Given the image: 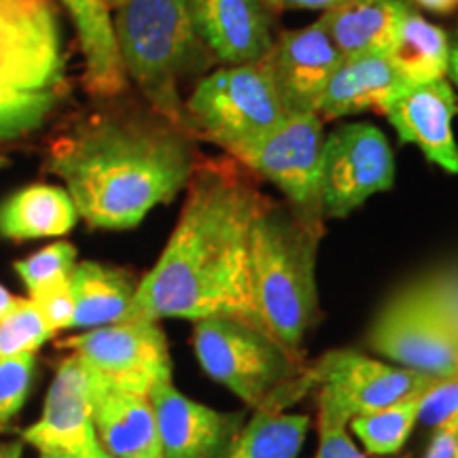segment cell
Returning <instances> with one entry per match:
<instances>
[{"label": "cell", "mask_w": 458, "mask_h": 458, "mask_svg": "<svg viewBox=\"0 0 458 458\" xmlns=\"http://www.w3.org/2000/svg\"><path fill=\"white\" fill-rule=\"evenodd\" d=\"M266 199L232 156L198 159L179 223L136 284L128 320L238 318L263 329L250 289V233Z\"/></svg>", "instance_id": "obj_1"}, {"label": "cell", "mask_w": 458, "mask_h": 458, "mask_svg": "<svg viewBox=\"0 0 458 458\" xmlns=\"http://www.w3.org/2000/svg\"><path fill=\"white\" fill-rule=\"evenodd\" d=\"M196 164L193 134L147 105L85 114L47 151V170L64 182L79 219L96 229L140 225L187 187Z\"/></svg>", "instance_id": "obj_2"}, {"label": "cell", "mask_w": 458, "mask_h": 458, "mask_svg": "<svg viewBox=\"0 0 458 458\" xmlns=\"http://www.w3.org/2000/svg\"><path fill=\"white\" fill-rule=\"evenodd\" d=\"M323 219L267 198L250 233V289L263 331L300 354L318 317L317 255Z\"/></svg>", "instance_id": "obj_3"}, {"label": "cell", "mask_w": 458, "mask_h": 458, "mask_svg": "<svg viewBox=\"0 0 458 458\" xmlns=\"http://www.w3.org/2000/svg\"><path fill=\"white\" fill-rule=\"evenodd\" d=\"M113 26L125 77L145 105L189 131L181 83L215 55L198 37L187 0H123L114 7Z\"/></svg>", "instance_id": "obj_4"}, {"label": "cell", "mask_w": 458, "mask_h": 458, "mask_svg": "<svg viewBox=\"0 0 458 458\" xmlns=\"http://www.w3.org/2000/svg\"><path fill=\"white\" fill-rule=\"evenodd\" d=\"M202 369L253 410H280L312 385L310 368L255 325L202 318L193 327Z\"/></svg>", "instance_id": "obj_5"}, {"label": "cell", "mask_w": 458, "mask_h": 458, "mask_svg": "<svg viewBox=\"0 0 458 458\" xmlns=\"http://www.w3.org/2000/svg\"><path fill=\"white\" fill-rule=\"evenodd\" d=\"M191 134H202L229 156L289 117L272 74L261 64L225 66L196 85L185 102Z\"/></svg>", "instance_id": "obj_6"}, {"label": "cell", "mask_w": 458, "mask_h": 458, "mask_svg": "<svg viewBox=\"0 0 458 458\" xmlns=\"http://www.w3.org/2000/svg\"><path fill=\"white\" fill-rule=\"evenodd\" d=\"M369 344L399 368L433 377L458 376V323L433 289H410L388 301Z\"/></svg>", "instance_id": "obj_7"}, {"label": "cell", "mask_w": 458, "mask_h": 458, "mask_svg": "<svg viewBox=\"0 0 458 458\" xmlns=\"http://www.w3.org/2000/svg\"><path fill=\"white\" fill-rule=\"evenodd\" d=\"M325 131L318 113H293L270 134L250 142L233 159L276 185L297 213L323 219L320 213V165ZM325 221V219H323Z\"/></svg>", "instance_id": "obj_8"}, {"label": "cell", "mask_w": 458, "mask_h": 458, "mask_svg": "<svg viewBox=\"0 0 458 458\" xmlns=\"http://www.w3.org/2000/svg\"><path fill=\"white\" fill-rule=\"evenodd\" d=\"M0 83L66 94V57L54 0H0Z\"/></svg>", "instance_id": "obj_9"}, {"label": "cell", "mask_w": 458, "mask_h": 458, "mask_svg": "<svg viewBox=\"0 0 458 458\" xmlns=\"http://www.w3.org/2000/svg\"><path fill=\"white\" fill-rule=\"evenodd\" d=\"M394 182V156L371 123H344L325 136L320 165V213L342 219Z\"/></svg>", "instance_id": "obj_10"}, {"label": "cell", "mask_w": 458, "mask_h": 458, "mask_svg": "<svg viewBox=\"0 0 458 458\" xmlns=\"http://www.w3.org/2000/svg\"><path fill=\"white\" fill-rule=\"evenodd\" d=\"M83 360L96 380L128 393L148 394L164 380H172L165 335L156 320H123L64 342Z\"/></svg>", "instance_id": "obj_11"}, {"label": "cell", "mask_w": 458, "mask_h": 458, "mask_svg": "<svg viewBox=\"0 0 458 458\" xmlns=\"http://www.w3.org/2000/svg\"><path fill=\"white\" fill-rule=\"evenodd\" d=\"M312 385L320 386L318 411L351 425L411 394L427 391L437 377L382 363L354 351H331L310 368Z\"/></svg>", "instance_id": "obj_12"}, {"label": "cell", "mask_w": 458, "mask_h": 458, "mask_svg": "<svg viewBox=\"0 0 458 458\" xmlns=\"http://www.w3.org/2000/svg\"><path fill=\"white\" fill-rule=\"evenodd\" d=\"M156 411L164 458H225L240 428L242 411H219L189 399L172 380H164L148 393Z\"/></svg>", "instance_id": "obj_13"}, {"label": "cell", "mask_w": 458, "mask_h": 458, "mask_svg": "<svg viewBox=\"0 0 458 458\" xmlns=\"http://www.w3.org/2000/svg\"><path fill=\"white\" fill-rule=\"evenodd\" d=\"M91 374L77 354L57 365L55 377L45 397L43 414L24 431V442L41 452H64L88 458L98 444L94 428Z\"/></svg>", "instance_id": "obj_14"}, {"label": "cell", "mask_w": 458, "mask_h": 458, "mask_svg": "<svg viewBox=\"0 0 458 458\" xmlns=\"http://www.w3.org/2000/svg\"><path fill=\"white\" fill-rule=\"evenodd\" d=\"M403 142L420 147L428 162L450 174H458V145L452 131L458 105L445 79L408 83L403 81L380 108Z\"/></svg>", "instance_id": "obj_15"}, {"label": "cell", "mask_w": 458, "mask_h": 458, "mask_svg": "<svg viewBox=\"0 0 458 458\" xmlns=\"http://www.w3.org/2000/svg\"><path fill=\"white\" fill-rule=\"evenodd\" d=\"M344 60L323 21L284 32L261 62L272 74L286 111L317 113L320 94Z\"/></svg>", "instance_id": "obj_16"}, {"label": "cell", "mask_w": 458, "mask_h": 458, "mask_svg": "<svg viewBox=\"0 0 458 458\" xmlns=\"http://www.w3.org/2000/svg\"><path fill=\"white\" fill-rule=\"evenodd\" d=\"M198 37L225 66L259 64L274 43L263 0H187Z\"/></svg>", "instance_id": "obj_17"}, {"label": "cell", "mask_w": 458, "mask_h": 458, "mask_svg": "<svg viewBox=\"0 0 458 458\" xmlns=\"http://www.w3.org/2000/svg\"><path fill=\"white\" fill-rule=\"evenodd\" d=\"M96 437L114 458H164L148 394L108 386L91 376Z\"/></svg>", "instance_id": "obj_18"}, {"label": "cell", "mask_w": 458, "mask_h": 458, "mask_svg": "<svg viewBox=\"0 0 458 458\" xmlns=\"http://www.w3.org/2000/svg\"><path fill=\"white\" fill-rule=\"evenodd\" d=\"M71 15L85 62L83 83L89 96L111 100L122 96L128 88L117 38H114L113 17L106 0H60Z\"/></svg>", "instance_id": "obj_19"}, {"label": "cell", "mask_w": 458, "mask_h": 458, "mask_svg": "<svg viewBox=\"0 0 458 458\" xmlns=\"http://www.w3.org/2000/svg\"><path fill=\"white\" fill-rule=\"evenodd\" d=\"M403 83L386 54L348 55L331 74L327 88L320 94L317 113L335 119L368 108H382L385 100Z\"/></svg>", "instance_id": "obj_20"}, {"label": "cell", "mask_w": 458, "mask_h": 458, "mask_svg": "<svg viewBox=\"0 0 458 458\" xmlns=\"http://www.w3.org/2000/svg\"><path fill=\"white\" fill-rule=\"evenodd\" d=\"M79 213L64 187L34 182L0 202V238L11 242L60 238L72 232Z\"/></svg>", "instance_id": "obj_21"}, {"label": "cell", "mask_w": 458, "mask_h": 458, "mask_svg": "<svg viewBox=\"0 0 458 458\" xmlns=\"http://www.w3.org/2000/svg\"><path fill=\"white\" fill-rule=\"evenodd\" d=\"M408 7V0H344L320 21L344 57L385 54Z\"/></svg>", "instance_id": "obj_22"}, {"label": "cell", "mask_w": 458, "mask_h": 458, "mask_svg": "<svg viewBox=\"0 0 458 458\" xmlns=\"http://www.w3.org/2000/svg\"><path fill=\"white\" fill-rule=\"evenodd\" d=\"M74 317L71 329H96L130 317L136 284L128 274L98 261L74 263L71 272Z\"/></svg>", "instance_id": "obj_23"}, {"label": "cell", "mask_w": 458, "mask_h": 458, "mask_svg": "<svg viewBox=\"0 0 458 458\" xmlns=\"http://www.w3.org/2000/svg\"><path fill=\"white\" fill-rule=\"evenodd\" d=\"M385 54L403 81L444 79L448 72V34L408 7Z\"/></svg>", "instance_id": "obj_24"}, {"label": "cell", "mask_w": 458, "mask_h": 458, "mask_svg": "<svg viewBox=\"0 0 458 458\" xmlns=\"http://www.w3.org/2000/svg\"><path fill=\"white\" fill-rule=\"evenodd\" d=\"M308 427L310 416L306 414L255 410V416L240 428L225 458H297Z\"/></svg>", "instance_id": "obj_25"}, {"label": "cell", "mask_w": 458, "mask_h": 458, "mask_svg": "<svg viewBox=\"0 0 458 458\" xmlns=\"http://www.w3.org/2000/svg\"><path fill=\"white\" fill-rule=\"evenodd\" d=\"M422 393L401 399L397 403L386 405V408L369 411V414L354 416L348 427L363 442L369 454H397L408 442L410 433L414 431L418 422V403H420Z\"/></svg>", "instance_id": "obj_26"}, {"label": "cell", "mask_w": 458, "mask_h": 458, "mask_svg": "<svg viewBox=\"0 0 458 458\" xmlns=\"http://www.w3.org/2000/svg\"><path fill=\"white\" fill-rule=\"evenodd\" d=\"M64 94L26 91L0 83V142L17 140L47 122Z\"/></svg>", "instance_id": "obj_27"}, {"label": "cell", "mask_w": 458, "mask_h": 458, "mask_svg": "<svg viewBox=\"0 0 458 458\" xmlns=\"http://www.w3.org/2000/svg\"><path fill=\"white\" fill-rule=\"evenodd\" d=\"M54 335L30 300L17 301L9 314L0 318V359L37 352Z\"/></svg>", "instance_id": "obj_28"}, {"label": "cell", "mask_w": 458, "mask_h": 458, "mask_svg": "<svg viewBox=\"0 0 458 458\" xmlns=\"http://www.w3.org/2000/svg\"><path fill=\"white\" fill-rule=\"evenodd\" d=\"M74 263H77V249L71 242L60 240V242L45 246L26 259L17 261L15 272L26 284L28 295H32L43 286L71 276Z\"/></svg>", "instance_id": "obj_29"}, {"label": "cell", "mask_w": 458, "mask_h": 458, "mask_svg": "<svg viewBox=\"0 0 458 458\" xmlns=\"http://www.w3.org/2000/svg\"><path fill=\"white\" fill-rule=\"evenodd\" d=\"M37 352L0 359V427H4L24 408L32 386Z\"/></svg>", "instance_id": "obj_30"}, {"label": "cell", "mask_w": 458, "mask_h": 458, "mask_svg": "<svg viewBox=\"0 0 458 458\" xmlns=\"http://www.w3.org/2000/svg\"><path fill=\"white\" fill-rule=\"evenodd\" d=\"M418 422L427 427H442L458 422V376L437 377L418 403Z\"/></svg>", "instance_id": "obj_31"}, {"label": "cell", "mask_w": 458, "mask_h": 458, "mask_svg": "<svg viewBox=\"0 0 458 458\" xmlns=\"http://www.w3.org/2000/svg\"><path fill=\"white\" fill-rule=\"evenodd\" d=\"M34 303L38 314H41L45 325L54 331L71 329L74 317V300L71 291V276L57 280L54 284L43 286L37 293L28 297Z\"/></svg>", "instance_id": "obj_32"}, {"label": "cell", "mask_w": 458, "mask_h": 458, "mask_svg": "<svg viewBox=\"0 0 458 458\" xmlns=\"http://www.w3.org/2000/svg\"><path fill=\"white\" fill-rule=\"evenodd\" d=\"M346 422L318 411V452L317 458H360L363 454L346 433Z\"/></svg>", "instance_id": "obj_33"}, {"label": "cell", "mask_w": 458, "mask_h": 458, "mask_svg": "<svg viewBox=\"0 0 458 458\" xmlns=\"http://www.w3.org/2000/svg\"><path fill=\"white\" fill-rule=\"evenodd\" d=\"M458 452V422H448L435 428L425 458H456Z\"/></svg>", "instance_id": "obj_34"}, {"label": "cell", "mask_w": 458, "mask_h": 458, "mask_svg": "<svg viewBox=\"0 0 458 458\" xmlns=\"http://www.w3.org/2000/svg\"><path fill=\"white\" fill-rule=\"evenodd\" d=\"M263 3L272 4L278 9H323L329 11L344 3V0H263Z\"/></svg>", "instance_id": "obj_35"}, {"label": "cell", "mask_w": 458, "mask_h": 458, "mask_svg": "<svg viewBox=\"0 0 458 458\" xmlns=\"http://www.w3.org/2000/svg\"><path fill=\"white\" fill-rule=\"evenodd\" d=\"M448 74L458 85V30L448 37Z\"/></svg>", "instance_id": "obj_36"}, {"label": "cell", "mask_w": 458, "mask_h": 458, "mask_svg": "<svg viewBox=\"0 0 458 458\" xmlns=\"http://www.w3.org/2000/svg\"><path fill=\"white\" fill-rule=\"evenodd\" d=\"M408 3L420 4L422 9L435 11V13H448L458 7V0H408Z\"/></svg>", "instance_id": "obj_37"}, {"label": "cell", "mask_w": 458, "mask_h": 458, "mask_svg": "<svg viewBox=\"0 0 458 458\" xmlns=\"http://www.w3.org/2000/svg\"><path fill=\"white\" fill-rule=\"evenodd\" d=\"M17 301H20V297L11 295L7 289H4L3 284H0V318L4 317V314H9L13 308L17 306Z\"/></svg>", "instance_id": "obj_38"}, {"label": "cell", "mask_w": 458, "mask_h": 458, "mask_svg": "<svg viewBox=\"0 0 458 458\" xmlns=\"http://www.w3.org/2000/svg\"><path fill=\"white\" fill-rule=\"evenodd\" d=\"M88 458H114V456L108 454V452H106L105 448H102L100 442H98V444H96V448L91 450V454H89Z\"/></svg>", "instance_id": "obj_39"}, {"label": "cell", "mask_w": 458, "mask_h": 458, "mask_svg": "<svg viewBox=\"0 0 458 458\" xmlns=\"http://www.w3.org/2000/svg\"><path fill=\"white\" fill-rule=\"evenodd\" d=\"M41 458H74V456L64 454V452H41Z\"/></svg>", "instance_id": "obj_40"}, {"label": "cell", "mask_w": 458, "mask_h": 458, "mask_svg": "<svg viewBox=\"0 0 458 458\" xmlns=\"http://www.w3.org/2000/svg\"><path fill=\"white\" fill-rule=\"evenodd\" d=\"M119 3H123V0H106V4H108V7H113V9L117 7Z\"/></svg>", "instance_id": "obj_41"}, {"label": "cell", "mask_w": 458, "mask_h": 458, "mask_svg": "<svg viewBox=\"0 0 458 458\" xmlns=\"http://www.w3.org/2000/svg\"><path fill=\"white\" fill-rule=\"evenodd\" d=\"M7 164H9V159L4 157V156H0V168H4V165H7Z\"/></svg>", "instance_id": "obj_42"}, {"label": "cell", "mask_w": 458, "mask_h": 458, "mask_svg": "<svg viewBox=\"0 0 458 458\" xmlns=\"http://www.w3.org/2000/svg\"><path fill=\"white\" fill-rule=\"evenodd\" d=\"M0 458H9V456H7V452H4L3 445H0Z\"/></svg>", "instance_id": "obj_43"}, {"label": "cell", "mask_w": 458, "mask_h": 458, "mask_svg": "<svg viewBox=\"0 0 458 458\" xmlns=\"http://www.w3.org/2000/svg\"><path fill=\"white\" fill-rule=\"evenodd\" d=\"M360 458H369V456H365V454H363V456H360Z\"/></svg>", "instance_id": "obj_44"}, {"label": "cell", "mask_w": 458, "mask_h": 458, "mask_svg": "<svg viewBox=\"0 0 458 458\" xmlns=\"http://www.w3.org/2000/svg\"><path fill=\"white\" fill-rule=\"evenodd\" d=\"M456 458H458V452H456Z\"/></svg>", "instance_id": "obj_45"}]
</instances>
